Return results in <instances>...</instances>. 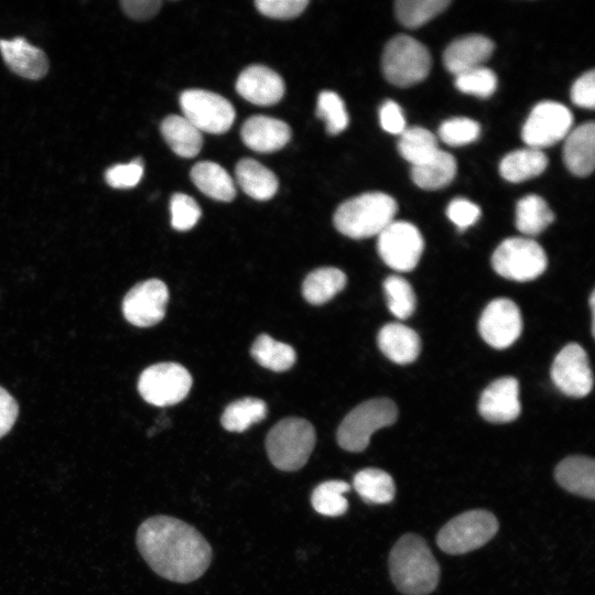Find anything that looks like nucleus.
Returning a JSON list of instances; mask_svg holds the SVG:
<instances>
[{"instance_id":"7c9ffc66","label":"nucleus","mask_w":595,"mask_h":595,"mask_svg":"<svg viewBox=\"0 0 595 595\" xmlns=\"http://www.w3.org/2000/svg\"><path fill=\"white\" fill-rule=\"evenodd\" d=\"M554 219V214L547 202L534 194L522 197L516 207V226L520 232L529 236L539 235Z\"/></svg>"},{"instance_id":"9d476101","label":"nucleus","mask_w":595,"mask_h":595,"mask_svg":"<svg viewBox=\"0 0 595 595\" xmlns=\"http://www.w3.org/2000/svg\"><path fill=\"white\" fill-rule=\"evenodd\" d=\"M180 106L183 117L201 132L224 133L230 129L236 117L232 105L225 97L204 89L183 91Z\"/></svg>"},{"instance_id":"423d86ee","label":"nucleus","mask_w":595,"mask_h":595,"mask_svg":"<svg viewBox=\"0 0 595 595\" xmlns=\"http://www.w3.org/2000/svg\"><path fill=\"white\" fill-rule=\"evenodd\" d=\"M429 50L415 39L398 35L385 46L381 67L387 80L394 86L408 87L422 82L431 69Z\"/></svg>"},{"instance_id":"412c9836","label":"nucleus","mask_w":595,"mask_h":595,"mask_svg":"<svg viewBox=\"0 0 595 595\" xmlns=\"http://www.w3.org/2000/svg\"><path fill=\"white\" fill-rule=\"evenodd\" d=\"M563 160L571 173L587 176L594 170L595 125L584 122L565 137Z\"/></svg>"},{"instance_id":"2eb2a0df","label":"nucleus","mask_w":595,"mask_h":595,"mask_svg":"<svg viewBox=\"0 0 595 595\" xmlns=\"http://www.w3.org/2000/svg\"><path fill=\"white\" fill-rule=\"evenodd\" d=\"M478 329L483 339L494 348L509 347L522 331L519 307L509 299L493 300L480 315Z\"/></svg>"},{"instance_id":"8fccbe9b","label":"nucleus","mask_w":595,"mask_h":595,"mask_svg":"<svg viewBox=\"0 0 595 595\" xmlns=\"http://www.w3.org/2000/svg\"><path fill=\"white\" fill-rule=\"evenodd\" d=\"M594 302H595V298H594V292H592L591 294V298H589V306H591V311H592V334H594Z\"/></svg>"},{"instance_id":"49530a36","label":"nucleus","mask_w":595,"mask_h":595,"mask_svg":"<svg viewBox=\"0 0 595 595\" xmlns=\"http://www.w3.org/2000/svg\"><path fill=\"white\" fill-rule=\"evenodd\" d=\"M379 120L381 128L392 134H401L405 130V119L400 106L387 100L379 110Z\"/></svg>"},{"instance_id":"6e6552de","label":"nucleus","mask_w":595,"mask_h":595,"mask_svg":"<svg viewBox=\"0 0 595 595\" xmlns=\"http://www.w3.org/2000/svg\"><path fill=\"white\" fill-rule=\"evenodd\" d=\"M491 266L501 277L513 281H531L540 277L548 266L543 248L533 239L510 237L491 256Z\"/></svg>"},{"instance_id":"20e7f679","label":"nucleus","mask_w":595,"mask_h":595,"mask_svg":"<svg viewBox=\"0 0 595 595\" xmlns=\"http://www.w3.org/2000/svg\"><path fill=\"white\" fill-rule=\"evenodd\" d=\"M314 426L302 418H285L274 424L266 437L270 462L280 470L294 472L309 461L315 446Z\"/></svg>"},{"instance_id":"a878e982","label":"nucleus","mask_w":595,"mask_h":595,"mask_svg":"<svg viewBox=\"0 0 595 595\" xmlns=\"http://www.w3.org/2000/svg\"><path fill=\"white\" fill-rule=\"evenodd\" d=\"M191 178L195 186L206 196L230 202L236 196V187L229 173L219 164L202 161L193 165Z\"/></svg>"},{"instance_id":"4be33fe9","label":"nucleus","mask_w":595,"mask_h":595,"mask_svg":"<svg viewBox=\"0 0 595 595\" xmlns=\"http://www.w3.org/2000/svg\"><path fill=\"white\" fill-rule=\"evenodd\" d=\"M554 477L566 491L594 499L595 463L591 457L582 455L565 457L556 465Z\"/></svg>"},{"instance_id":"dca6fc26","label":"nucleus","mask_w":595,"mask_h":595,"mask_svg":"<svg viewBox=\"0 0 595 595\" xmlns=\"http://www.w3.org/2000/svg\"><path fill=\"white\" fill-rule=\"evenodd\" d=\"M478 410L485 420L493 423L516 420L521 411L518 380L513 377H502L493 381L483 391Z\"/></svg>"},{"instance_id":"58836bf2","label":"nucleus","mask_w":595,"mask_h":595,"mask_svg":"<svg viewBox=\"0 0 595 595\" xmlns=\"http://www.w3.org/2000/svg\"><path fill=\"white\" fill-rule=\"evenodd\" d=\"M455 86L462 93L486 98L496 90L497 77L491 69L480 66L456 75Z\"/></svg>"},{"instance_id":"ddd939ff","label":"nucleus","mask_w":595,"mask_h":595,"mask_svg":"<svg viewBox=\"0 0 595 595\" xmlns=\"http://www.w3.org/2000/svg\"><path fill=\"white\" fill-rule=\"evenodd\" d=\"M167 301L166 284L159 279H149L128 291L122 301V313L134 326H153L164 317Z\"/></svg>"},{"instance_id":"2f4dec72","label":"nucleus","mask_w":595,"mask_h":595,"mask_svg":"<svg viewBox=\"0 0 595 595\" xmlns=\"http://www.w3.org/2000/svg\"><path fill=\"white\" fill-rule=\"evenodd\" d=\"M250 351L259 365L272 371H285L296 360V354L292 346L278 342L267 334H261L256 338Z\"/></svg>"},{"instance_id":"c756f323","label":"nucleus","mask_w":595,"mask_h":595,"mask_svg":"<svg viewBox=\"0 0 595 595\" xmlns=\"http://www.w3.org/2000/svg\"><path fill=\"white\" fill-rule=\"evenodd\" d=\"M357 494L368 504H388L393 500L396 486L392 477L379 468L359 470L353 479Z\"/></svg>"},{"instance_id":"b1692460","label":"nucleus","mask_w":595,"mask_h":595,"mask_svg":"<svg viewBox=\"0 0 595 595\" xmlns=\"http://www.w3.org/2000/svg\"><path fill=\"white\" fill-rule=\"evenodd\" d=\"M160 130L170 149L178 156L190 159L201 152L202 132L185 117L167 116L161 122Z\"/></svg>"},{"instance_id":"473e14b6","label":"nucleus","mask_w":595,"mask_h":595,"mask_svg":"<svg viewBox=\"0 0 595 595\" xmlns=\"http://www.w3.org/2000/svg\"><path fill=\"white\" fill-rule=\"evenodd\" d=\"M267 412L264 401L248 397L228 404L220 418V423L229 432H244L255 423L263 420Z\"/></svg>"},{"instance_id":"a18cd8bd","label":"nucleus","mask_w":595,"mask_h":595,"mask_svg":"<svg viewBox=\"0 0 595 595\" xmlns=\"http://www.w3.org/2000/svg\"><path fill=\"white\" fill-rule=\"evenodd\" d=\"M572 101L583 108L593 109L595 104V73L589 71L580 76L571 88Z\"/></svg>"},{"instance_id":"de8ad7c7","label":"nucleus","mask_w":595,"mask_h":595,"mask_svg":"<svg viewBox=\"0 0 595 595\" xmlns=\"http://www.w3.org/2000/svg\"><path fill=\"white\" fill-rule=\"evenodd\" d=\"M18 414V402L4 388L0 387V439L12 429Z\"/></svg>"},{"instance_id":"1a4fd4ad","label":"nucleus","mask_w":595,"mask_h":595,"mask_svg":"<svg viewBox=\"0 0 595 595\" xmlns=\"http://www.w3.org/2000/svg\"><path fill=\"white\" fill-rule=\"evenodd\" d=\"M192 376L176 363H159L145 368L138 381L141 397L156 407L181 402L190 392Z\"/></svg>"},{"instance_id":"f03ea898","label":"nucleus","mask_w":595,"mask_h":595,"mask_svg":"<svg viewBox=\"0 0 595 595\" xmlns=\"http://www.w3.org/2000/svg\"><path fill=\"white\" fill-rule=\"evenodd\" d=\"M391 580L404 595H428L437 586L440 566L426 542L419 536H402L389 555Z\"/></svg>"},{"instance_id":"ea45409f","label":"nucleus","mask_w":595,"mask_h":595,"mask_svg":"<svg viewBox=\"0 0 595 595\" xmlns=\"http://www.w3.org/2000/svg\"><path fill=\"white\" fill-rule=\"evenodd\" d=\"M480 133L479 125L469 118H452L439 128V137L452 147H461L475 141Z\"/></svg>"},{"instance_id":"c03bdc74","label":"nucleus","mask_w":595,"mask_h":595,"mask_svg":"<svg viewBox=\"0 0 595 595\" xmlns=\"http://www.w3.org/2000/svg\"><path fill=\"white\" fill-rule=\"evenodd\" d=\"M446 215L457 228L466 229L478 220L480 209L468 199L455 198L448 204Z\"/></svg>"},{"instance_id":"5701e85b","label":"nucleus","mask_w":595,"mask_h":595,"mask_svg":"<svg viewBox=\"0 0 595 595\" xmlns=\"http://www.w3.org/2000/svg\"><path fill=\"white\" fill-rule=\"evenodd\" d=\"M377 343L387 358L400 365L414 361L421 350L419 335L399 323L383 325L378 333Z\"/></svg>"},{"instance_id":"cd10ccee","label":"nucleus","mask_w":595,"mask_h":595,"mask_svg":"<svg viewBox=\"0 0 595 595\" xmlns=\"http://www.w3.org/2000/svg\"><path fill=\"white\" fill-rule=\"evenodd\" d=\"M547 165L548 158L544 152L528 147L505 155L499 164V172L508 182L520 183L540 175Z\"/></svg>"},{"instance_id":"f8f14e48","label":"nucleus","mask_w":595,"mask_h":595,"mask_svg":"<svg viewBox=\"0 0 595 595\" xmlns=\"http://www.w3.org/2000/svg\"><path fill=\"white\" fill-rule=\"evenodd\" d=\"M572 112L556 101H542L534 106L522 128V139L530 148L555 144L571 131Z\"/></svg>"},{"instance_id":"72a5a7b5","label":"nucleus","mask_w":595,"mask_h":595,"mask_svg":"<svg viewBox=\"0 0 595 595\" xmlns=\"http://www.w3.org/2000/svg\"><path fill=\"white\" fill-rule=\"evenodd\" d=\"M399 153L412 166L430 159L437 150L436 137L422 127L405 129L398 141Z\"/></svg>"},{"instance_id":"bb28decb","label":"nucleus","mask_w":595,"mask_h":595,"mask_svg":"<svg viewBox=\"0 0 595 595\" xmlns=\"http://www.w3.org/2000/svg\"><path fill=\"white\" fill-rule=\"evenodd\" d=\"M456 160L445 151L437 150L430 159L412 166L411 177L419 187L435 191L447 186L456 175Z\"/></svg>"},{"instance_id":"39448f33","label":"nucleus","mask_w":595,"mask_h":595,"mask_svg":"<svg viewBox=\"0 0 595 595\" xmlns=\"http://www.w3.org/2000/svg\"><path fill=\"white\" fill-rule=\"evenodd\" d=\"M398 418L393 401L378 398L355 407L340 422L336 440L348 452H361L369 445L371 435L379 429L392 425Z\"/></svg>"},{"instance_id":"e433bc0d","label":"nucleus","mask_w":595,"mask_h":595,"mask_svg":"<svg viewBox=\"0 0 595 595\" xmlns=\"http://www.w3.org/2000/svg\"><path fill=\"white\" fill-rule=\"evenodd\" d=\"M383 290L389 311L398 318L410 317L416 305L411 284L400 275H390L383 281Z\"/></svg>"},{"instance_id":"37998d69","label":"nucleus","mask_w":595,"mask_h":595,"mask_svg":"<svg viewBox=\"0 0 595 595\" xmlns=\"http://www.w3.org/2000/svg\"><path fill=\"white\" fill-rule=\"evenodd\" d=\"M307 4V0H257L255 2L259 12L273 19L295 18Z\"/></svg>"},{"instance_id":"4c0bfd02","label":"nucleus","mask_w":595,"mask_h":595,"mask_svg":"<svg viewBox=\"0 0 595 595\" xmlns=\"http://www.w3.org/2000/svg\"><path fill=\"white\" fill-rule=\"evenodd\" d=\"M316 116L325 122L326 131L331 136L344 131L349 121L343 99L331 90H324L318 95Z\"/></svg>"},{"instance_id":"09e8293b","label":"nucleus","mask_w":595,"mask_h":595,"mask_svg":"<svg viewBox=\"0 0 595 595\" xmlns=\"http://www.w3.org/2000/svg\"><path fill=\"white\" fill-rule=\"evenodd\" d=\"M162 2L160 0H123L121 7L127 15L134 20H148L154 17Z\"/></svg>"},{"instance_id":"c85d7f7f","label":"nucleus","mask_w":595,"mask_h":595,"mask_svg":"<svg viewBox=\"0 0 595 595\" xmlns=\"http://www.w3.org/2000/svg\"><path fill=\"white\" fill-rule=\"evenodd\" d=\"M345 273L333 267L313 270L304 279L302 293L304 299L314 305H321L333 299L346 285Z\"/></svg>"},{"instance_id":"7ed1b4c3","label":"nucleus","mask_w":595,"mask_h":595,"mask_svg":"<svg viewBox=\"0 0 595 595\" xmlns=\"http://www.w3.org/2000/svg\"><path fill=\"white\" fill-rule=\"evenodd\" d=\"M397 202L382 192H368L342 203L333 217L335 228L353 239L379 235L397 213Z\"/></svg>"},{"instance_id":"4468645a","label":"nucleus","mask_w":595,"mask_h":595,"mask_svg":"<svg viewBox=\"0 0 595 595\" xmlns=\"http://www.w3.org/2000/svg\"><path fill=\"white\" fill-rule=\"evenodd\" d=\"M551 377L564 394L575 398L587 396L593 388V374L584 348L576 343L563 347L553 360Z\"/></svg>"},{"instance_id":"6ab92c4d","label":"nucleus","mask_w":595,"mask_h":595,"mask_svg":"<svg viewBox=\"0 0 595 595\" xmlns=\"http://www.w3.org/2000/svg\"><path fill=\"white\" fill-rule=\"evenodd\" d=\"M0 53L7 66L21 77L35 80L47 73L48 60L45 53L24 37L0 39Z\"/></svg>"},{"instance_id":"79ce46f5","label":"nucleus","mask_w":595,"mask_h":595,"mask_svg":"<svg viewBox=\"0 0 595 595\" xmlns=\"http://www.w3.org/2000/svg\"><path fill=\"white\" fill-rule=\"evenodd\" d=\"M143 166L141 158H136L129 163L112 165L106 170L105 181L113 188H131L142 178Z\"/></svg>"},{"instance_id":"a211bd4d","label":"nucleus","mask_w":595,"mask_h":595,"mask_svg":"<svg viewBox=\"0 0 595 595\" xmlns=\"http://www.w3.org/2000/svg\"><path fill=\"white\" fill-rule=\"evenodd\" d=\"M240 136L249 149L271 153L282 149L290 141L291 129L280 119L257 115L244 122Z\"/></svg>"},{"instance_id":"393cba45","label":"nucleus","mask_w":595,"mask_h":595,"mask_svg":"<svg viewBox=\"0 0 595 595\" xmlns=\"http://www.w3.org/2000/svg\"><path fill=\"white\" fill-rule=\"evenodd\" d=\"M236 178L241 190L257 201H268L278 191L275 174L258 161L245 158L236 165Z\"/></svg>"},{"instance_id":"aec40b11","label":"nucleus","mask_w":595,"mask_h":595,"mask_svg":"<svg viewBox=\"0 0 595 595\" xmlns=\"http://www.w3.org/2000/svg\"><path fill=\"white\" fill-rule=\"evenodd\" d=\"M494 42L486 36L472 34L453 41L444 51L443 63L455 76L480 67L491 56Z\"/></svg>"},{"instance_id":"9b49d317","label":"nucleus","mask_w":595,"mask_h":595,"mask_svg":"<svg viewBox=\"0 0 595 595\" xmlns=\"http://www.w3.org/2000/svg\"><path fill=\"white\" fill-rule=\"evenodd\" d=\"M378 252L382 261L400 272L413 270L423 251L419 229L408 221H392L378 235Z\"/></svg>"},{"instance_id":"0eeeda50","label":"nucleus","mask_w":595,"mask_h":595,"mask_svg":"<svg viewBox=\"0 0 595 595\" xmlns=\"http://www.w3.org/2000/svg\"><path fill=\"white\" fill-rule=\"evenodd\" d=\"M498 521L487 510L465 511L445 523L437 533L440 549L448 554H463L486 544L497 532Z\"/></svg>"},{"instance_id":"f3484780","label":"nucleus","mask_w":595,"mask_h":595,"mask_svg":"<svg viewBox=\"0 0 595 595\" xmlns=\"http://www.w3.org/2000/svg\"><path fill=\"white\" fill-rule=\"evenodd\" d=\"M284 82L273 69L263 65L245 68L236 82L237 93L247 101L258 106H271L284 95Z\"/></svg>"},{"instance_id":"f257e3e1","label":"nucleus","mask_w":595,"mask_h":595,"mask_svg":"<svg viewBox=\"0 0 595 595\" xmlns=\"http://www.w3.org/2000/svg\"><path fill=\"white\" fill-rule=\"evenodd\" d=\"M137 548L158 575L176 583L199 578L212 561V548L193 526L170 516L145 519L136 534Z\"/></svg>"},{"instance_id":"f704fd0d","label":"nucleus","mask_w":595,"mask_h":595,"mask_svg":"<svg viewBox=\"0 0 595 595\" xmlns=\"http://www.w3.org/2000/svg\"><path fill=\"white\" fill-rule=\"evenodd\" d=\"M350 486L343 480H327L317 485L311 496L314 510L323 516L338 517L346 512L348 501L344 494Z\"/></svg>"},{"instance_id":"a19ab883","label":"nucleus","mask_w":595,"mask_h":595,"mask_svg":"<svg viewBox=\"0 0 595 595\" xmlns=\"http://www.w3.org/2000/svg\"><path fill=\"white\" fill-rule=\"evenodd\" d=\"M170 213L172 227L180 231L192 229L202 215L196 201L184 193H175L171 197Z\"/></svg>"},{"instance_id":"c9c22d12","label":"nucleus","mask_w":595,"mask_h":595,"mask_svg":"<svg viewBox=\"0 0 595 595\" xmlns=\"http://www.w3.org/2000/svg\"><path fill=\"white\" fill-rule=\"evenodd\" d=\"M451 0H399L394 12L400 23L407 28H419L442 13Z\"/></svg>"}]
</instances>
